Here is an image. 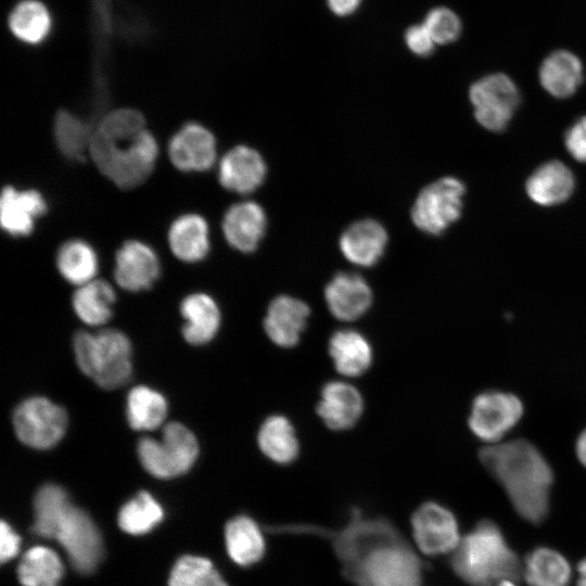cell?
Wrapping results in <instances>:
<instances>
[{"instance_id": "obj_10", "label": "cell", "mask_w": 586, "mask_h": 586, "mask_svg": "<svg viewBox=\"0 0 586 586\" xmlns=\"http://www.w3.org/2000/svg\"><path fill=\"white\" fill-rule=\"evenodd\" d=\"M477 123L491 131L504 130L520 103V93L510 77L497 73L475 81L469 91Z\"/></svg>"}, {"instance_id": "obj_14", "label": "cell", "mask_w": 586, "mask_h": 586, "mask_svg": "<svg viewBox=\"0 0 586 586\" xmlns=\"http://www.w3.org/2000/svg\"><path fill=\"white\" fill-rule=\"evenodd\" d=\"M161 275V262L146 242L129 239L117 249L114 278L118 286L129 292L149 290Z\"/></svg>"}, {"instance_id": "obj_5", "label": "cell", "mask_w": 586, "mask_h": 586, "mask_svg": "<svg viewBox=\"0 0 586 586\" xmlns=\"http://www.w3.org/2000/svg\"><path fill=\"white\" fill-rule=\"evenodd\" d=\"M73 349L79 370L102 388L114 390L129 381L131 343L122 331H79L74 335Z\"/></svg>"}, {"instance_id": "obj_8", "label": "cell", "mask_w": 586, "mask_h": 586, "mask_svg": "<svg viewBox=\"0 0 586 586\" xmlns=\"http://www.w3.org/2000/svg\"><path fill=\"white\" fill-rule=\"evenodd\" d=\"M464 184L445 177L423 188L411 209L417 228L429 234L444 232L461 215Z\"/></svg>"}, {"instance_id": "obj_15", "label": "cell", "mask_w": 586, "mask_h": 586, "mask_svg": "<svg viewBox=\"0 0 586 586\" xmlns=\"http://www.w3.org/2000/svg\"><path fill=\"white\" fill-rule=\"evenodd\" d=\"M48 211V202L35 188L4 186L0 198V225L11 237L23 238L31 234L37 220Z\"/></svg>"}, {"instance_id": "obj_22", "label": "cell", "mask_w": 586, "mask_h": 586, "mask_svg": "<svg viewBox=\"0 0 586 586\" xmlns=\"http://www.w3.org/2000/svg\"><path fill=\"white\" fill-rule=\"evenodd\" d=\"M387 234L381 224L364 219L351 225L341 235L340 249L344 257L358 266L369 267L382 257Z\"/></svg>"}, {"instance_id": "obj_46", "label": "cell", "mask_w": 586, "mask_h": 586, "mask_svg": "<svg viewBox=\"0 0 586 586\" xmlns=\"http://www.w3.org/2000/svg\"><path fill=\"white\" fill-rule=\"evenodd\" d=\"M487 586H517L511 579H504Z\"/></svg>"}, {"instance_id": "obj_19", "label": "cell", "mask_w": 586, "mask_h": 586, "mask_svg": "<svg viewBox=\"0 0 586 586\" xmlns=\"http://www.w3.org/2000/svg\"><path fill=\"white\" fill-rule=\"evenodd\" d=\"M167 244L173 255L188 264L203 260L211 249L207 220L199 213L177 216L167 229Z\"/></svg>"}, {"instance_id": "obj_23", "label": "cell", "mask_w": 586, "mask_h": 586, "mask_svg": "<svg viewBox=\"0 0 586 586\" xmlns=\"http://www.w3.org/2000/svg\"><path fill=\"white\" fill-rule=\"evenodd\" d=\"M184 319L182 335L192 345L206 344L214 339L220 326L217 303L206 293H192L180 305Z\"/></svg>"}, {"instance_id": "obj_2", "label": "cell", "mask_w": 586, "mask_h": 586, "mask_svg": "<svg viewBox=\"0 0 586 586\" xmlns=\"http://www.w3.org/2000/svg\"><path fill=\"white\" fill-rule=\"evenodd\" d=\"M160 146L137 109L119 107L105 113L93 127L89 158L114 186L131 190L155 169Z\"/></svg>"}, {"instance_id": "obj_37", "label": "cell", "mask_w": 586, "mask_h": 586, "mask_svg": "<svg viewBox=\"0 0 586 586\" xmlns=\"http://www.w3.org/2000/svg\"><path fill=\"white\" fill-rule=\"evenodd\" d=\"M71 500L66 492L54 484H46L35 496V524L33 531L38 536L52 538L55 524Z\"/></svg>"}, {"instance_id": "obj_30", "label": "cell", "mask_w": 586, "mask_h": 586, "mask_svg": "<svg viewBox=\"0 0 586 586\" xmlns=\"http://www.w3.org/2000/svg\"><path fill=\"white\" fill-rule=\"evenodd\" d=\"M115 300L113 286L105 280L94 279L77 286L72 297V305L82 322L101 326L112 317Z\"/></svg>"}, {"instance_id": "obj_13", "label": "cell", "mask_w": 586, "mask_h": 586, "mask_svg": "<svg viewBox=\"0 0 586 586\" xmlns=\"http://www.w3.org/2000/svg\"><path fill=\"white\" fill-rule=\"evenodd\" d=\"M411 528L416 545L429 556L453 552L461 539L455 515L433 501L413 512Z\"/></svg>"}, {"instance_id": "obj_43", "label": "cell", "mask_w": 586, "mask_h": 586, "mask_svg": "<svg viewBox=\"0 0 586 586\" xmlns=\"http://www.w3.org/2000/svg\"><path fill=\"white\" fill-rule=\"evenodd\" d=\"M361 0H327L330 10L340 16L353 13Z\"/></svg>"}, {"instance_id": "obj_6", "label": "cell", "mask_w": 586, "mask_h": 586, "mask_svg": "<svg viewBox=\"0 0 586 586\" xmlns=\"http://www.w3.org/2000/svg\"><path fill=\"white\" fill-rule=\"evenodd\" d=\"M142 467L158 479H173L188 472L199 456L193 432L179 422H169L158 438L143 437L137 446Z\"/></svg>"}, {"instance_id": "obj_40", "label": "cell", "mask_w": 586, "mask_h": 586, "mask_svg": "<svg viewBox=\"0 0 586 586\" xmlns=\"http://www.w3.org/2000/svg\"><path fill=\"white\" fill-rule=\"evenodd\" d=\"M565 148L577 162L586 163V116L579 118L565 133Z\"/></svg>"}, {"instance_id": "obj_3", "label": "cell", "mask_w": 586, "mask_h": 586, "mask_svg": "<svg viewBox=\"0 0 586 586\" xmlns=\"http://www.w3.org/2000/svg\"><path fill=\"white\" fill-rule=\"evenodd\" d=\"M480 460L507 493L515 511L537 524L548 511L552 470L543 454L525 440L486 445Z\"/></svg>"}, {"instance_id": "obj_21", "label": "cell", "mask_w": 586, "mask_h": 586, "mask_svg": "<svg viewBox=\"0 0 586 586\" xmlns=\"http://www.w3.org/2000/svg\"><path fill=\"white\" fill-rule=\"evenodd\" d=\"M364 411V399L359 391L344 381L328 382L321 390L317 413L331 430L352 428Z\"/></svg>"}, {"instance_id": "obj_39", "label": "cell", "mask_w": 586, "mask_h": 586, "mask_svg": "<svg viewBox=\"0 0 586 586\" xmlns=\"http://www.w3.org/2000/svg\"><path fill=\"white\" fill-rule=\"evenodd\" d=\"M435 43L446 44L455 41L461 31L459 17L443 7L431 10L423 23Z\"/></svg>"}, {"instance_id": "obj_45", "label": "cell", "mask_w": 586, "mask_h": 586, "mask_svg": "<svg viewBox=\"0 0 586 586\" xmlns=\"http://www.w3.org/2000/svg\"><path fill=\"white\" fill-rule=\"evenodd\" d=\"M577 572V586H586V558L578 563Z\"/></svg>"}, {"instance_id": "obj_18", "label": "cell", "mask_w": 586, "mask_h": 586, "mask_svg": "<svg viewBox=\"0 0 586 586\" xmlns=\"http://www.w3.org/2000/svg\"><path fill=\"white\" fill-rule=\"evenodd\" d=\"M324 298L333 317L342 321H352L369 309L372 291L361 276L340 272L327 284Z\"/></svg>"}, {"instance_id": "obj_35", "label": "cell", "mask_w": 586, "mask_h": 586, "mask_svg": "<svg viewBox=\"0 0 586 586\" xmlns=\"http://www.w3.org/2000/svg\"><path fill=\"white\" fill-rule=\"evenodd\" d=\"M9 27L17 39L36 44L42 41L50 30V14L41 2L24 0L11 11Z\"/></svg>"}, {"instance_id": "obj_29", "label": "cell", "mask_w": 586, "mask_h": 586, "mask_svg": "<svg viewBox=\"0 0 586 586\" xmlns=\"http://www.w3.org/2000/svg\"><path fill=\"white\" fill-rule=\"evenodd\" d=\"M228 555L237 564L247 566L265 553V539L257 523L246 515L230 520L225 531Z\"/></svg>"}, {"instance_id": "obj_1", "label": "cell", "mask_w": 586, "mask_h": 586, "mask_svg": "<svg viewBox=\"0 0 586 586\" xmlns=\"http://www.w3.org/2000/svg\"><path fill=\"white\" fill-rule=\"evenodd\" d=\"M344 576L356 586H420L422 563L387 520L351 527L335 547Z\"/></svg>"}, {"instance_id": "obj_9", "label": "cell", "mask_w": 586, "mask_h": 586, "mask_svg": "<svg viewBox=\"0 0 586 586\" xmlns=\"http://www.w3.org/2000/svg\"><path fill=\"white\" fill-rule=\"evenodd\" d=\"M52 538L60 543L80 573L92 572L101 560L102 542L95 525L84 510L72 502L58 520Z\"/></svg>"}, {"instance_id": "obj_16", "label": "cell", "mask_w": 586, "mask_h": 586, "mask_svg": "<svg viewBox=\"0 0 586 586\" xmlns=\"http://www.w3.org/2000/svg\"><path fill=\"white\" fill-rule=\"evenodd\" d=\"M266 176L262 155L247 145H235L219 160L217 178L220 186L231 192L247 194L256 190Z\"/></svg>"}, {"instance_id": "obj_11", "label": "cell", "mask_w": 586, "mask_h": 586, "mask_svg": "<svg viewBox=\"0 0 586 586\" xmlns=\"http://www.w3.org/2000/svg\"><path fill=\"white\" fill-rule=\"evenodd\" d=\"M522 415L523 404L518 396L487 391L474 398L468 423L477 438L491 445L499 443L517 425Z\"/></svg>"}, {"instance_id": "obj_44", "label": "cell", "mask_w": 586, "mask_h": 586, "mask_svg": "<svg viewBox=\"0 0 586 586\" xmlns=\"http://www.w3.org/2000/svg\"><path fill=\"white\" fill-rule=\"evenodd\" d=\"M575 451L579 462L586 467V429L577 437Z\"/></svg>"}, {"instance_id": "obj_31", "label": "cell", "mask_w": 586, "mask_h": 586, "mask_svg": "<svg viewBox=\"0 0 586 586\" xmlns=\"http://www.w3.org/2000/svg\"><path fill=\"white\" fill-rule=\"evenodd\" d=\"M167 416V402L157 391L138 385L130 390L126 400V417L136 431H152L161 426Z\"/></svg>"}, {"instance_id": "obj_25", "label": "cell", "mask_w": 586, "mask_h": 586, "mask_svg": "<svg viewBox=\"0 0 586 586\" xmlns=\"http://www.w3.org/2000/svg\"><path fill=\"white\" fill-rule=\"evenodd\" d=\"M329 355L336 371L345 377L362 374L372 362V347L369 341L352 329L339 330L331 335Z\"/></svg>"}, {"instance_id": "obj_26", "label": "cell", "mask_w": 586, "mask_h": 586, "mask_svg": "<svg viewBox=\"0 0 586 586\" xmlns=\"http://www.w3.org/2000/svg\"><path fill=\"white\" fill-rule=\"evenodd\" d=\"M539 80L551 95L568 98L583 81V65L573 53L565 50L555 51L543 62Z\"/></svg>"}, {"instance_id": "obj_27", "label": "cell", "mask_w": 586, "mask_h": 586, "mask_svg": "<svg viewBox=\"0 0 586 586\" xmlns=\"http://www.w3.org/2000/svg\"><path fill=\"white\" fill-rule=\"evenodd\" d=\"M55 265L69 283L80 286L97 279L99 258L93 246L82 239H69L56 252Z\"/></svg>"}, {"instance_id": "obj_33", "label": "cell", "mask_w": 586, "mask_h": 586, "mask_svg": "<svg viewBox=\"0 0 586 586\" xmlns=\"http://www.w3.org/2000/svg\"><path fill=\"white\" fill-rule=\"evenodd\" d=\"M522 573L530 586H568L571 578L566 559L547 547L537 548L526 557Z\"/></svg>"}, {"instance_id": "obj_32", "label": "cell", "mask_w": 586, "mask_h": 586, "mask_svg": "<svg viewBox=\"0 0 586 586\" xmlns=\"http://www.w3.org/2000/svg\"><path fill=\"white\" fill-rule=\"evenodd\" d=\"M53 137L60 152L71 161L89 155L93 127L67 110H60L53 120Z\"/></svg>"}, {"instance_id": "obj_41", "label": "cell", "mask_w": 586, "mask_h": 586, "mask_svg": "<svg viewBox=\"0 0 586 586\" xmlns=\"http://www.w3.org/2000/svg\"><path fill=\"white\" fill-rule=\"evenodd\" d=\"M405 41L417 55L428 56L434 51L435 41L423 24L410 26L405 33Z\"/></svg>"}, {"instance_id": "obj_24", "label": "cell", "mask_w": 586, "mask_h": 586, "mask_svg": "<svg viewBox=\"0 0 586 586\" xmlns=\"http://www.w3.org/2000/svg\"><path fill=\"white\" fill-rule=\"evenodd\" d=\"M525 189L533 202L544 206L556 205L572 194L574 176L563 163L551 161L530 176Z\"/></svg>"}, {"instance_id": "obj_12", "label": "cell", "mask_w": 586, "mask_h": 586, "mask_svg": "<svg viewBox=\"0 0 586 586\" xmlns=\"http://www.w3.org/2000/svg\"><path fill=\"white\" fill-rule=\"evenodd\" d=\"M167 155L170 164L181 173H204L217 162V141L203 124L187 122L170 137Z\"/></svg>"}, {"instance_id": "obj_42", "label": "cell", "mask_w": 586, "mask_h": 586, "mask_svg": "<svg viewBox=\"0 0 586 586\" xmlns=\"http://www.w3.org/2000/svg\"><path fill=\"white\" fill-rule=\"evenodd\" d=\"M1 547H0V559L2 562L11 560L14 558L20 550V537L12 530V527L5 523L1 522Z\"/></svg>"}, {"instance_id": "obj_20", "label": "cell", "mask_w": 586, "mask_h": 586, "mask_svg": "<svg viewBox=\"0 0 586 586\" xmlns=\"http://www.w3.org/2000/svg\"><path fill=\"white\" fill-rule=\"evenodd\" d=\"M266 230V215L260 205L244 201L231 205L221 221L227 243L242 253L257 249Z\"/></svg>"}, {"instance_id": "obj_28", "label": "cell", "mask_w": 586, "mask_h": 586, "mask_svg": "<svg viewBox=\"0 0 586 586\" xmlns=\"http://www.w3.org/2000/svg\"><path fill=\"white\" fill-rule=\"evenodd\" d=\"M258 447L271 461L288 464L298 455L300 444L291 421L281 415L268 417L257 435Z\"/></svg>"}, {"instance_id": "obj_36", "label": "cell", "mask_w": 586, "mask_h": 586, "mask_svg": "<svg viewBox=\"0 0 586 586\" xmlns=\"http://www.w3.org/2000/svg\"><path fill=\"white\" fill-rule=\"evenodd\" d=\"M163 515L160 504L148 492H140L120 508L118 525L128 534L141 535L155 527Z\"/></svg>"}, {"instance_id": "obj_38", "label": "cell", "mask_w": 586, "mask_h": 586, "mask_svg": "<svg viewBox=\"0 0 586 586\" xmlns=\"http://www.w3.org/2000/svg\"><path fill=\"white\" fill-rule=\"evenodd\" d=\"M168 585L228 586L208 559L196 556H183L175 563Z\"/></svg>"}, {"instance_id": "obj_17", "label": "cell", "mask_w": 586, "mask_h": 586, "mask_svg": "<svg viewBox=\"0 0 586 586\" xmlns=\"http://www.w3.org/2000/svg\"><path fill=\"white\" fill-rule=\"evenodd\" d=\"M310 309L306 303L289 295H279L271 301L264 319V329L276 345L295 346L307 326Z\"/></svg>"}, {"instance_id": "obj_4", "label": "cell", "mask_w": 586, "mask_h": 586, "mask_svg": "<svg viewBox=\"0 0 586 586\" xmlns=\"http://www.w3.org/2000/svg\"><path fill=\"white\" fill-rule=\"evenodd\" d=\"M451 566L461 579L475 586L514 581L522 573L517 555L489 520L481 521L460 539L453 551Z\"/></svg>"}, {"instance_id": "obj_7", "label": "cell", "mask_w": 586, "mask_h": 586, "mask_svg": "<svg viewBox=\"0 0 586 586\" xmlns=\"http://www.w3.org/2000/svg\"><path fill=\"white\" fill-rule=\"evenodd\" d=\"M12 422L17 438L24 445L44 450L63 438L68 418L61 406L46 397L34 396L17 405Z\"/></svg>"}, {"instance_id": "obj_34", "label": "cell", "mask_w": 586, "mask_h": 586, "mask_svg": "<svg viewBox=\"0 0 586 586\" xmlns=\"http://www.w3.org/2000/svg\"><path fill=\"white\" fill-rule=\"evenodd\" d=\"M17 574L23 586H58L63 565L52 549L36 546L24 553Z\"/></svg>"}]
</instances>
